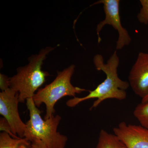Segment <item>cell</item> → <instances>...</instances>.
<instances>
[{"instance_id": "8992f818", "label": "cell", "mask_w": 148, "mask_h": 148, "mask_svg": "<svg viewBox=\"0 0 148 148\" xmlns=\"http://www.w3.org/2000/svg\"><path fill=\"white\" fill-rule=\"evenodd\" d=\"M18 93L8 88L0 92V114L8 122L14 138H24L27 125L22 121L18 110Z\"/></svg>"}, {"instance_id": "5b68a950", "label": "cell", "mask_w": 148, "mask_h": 148, "mask_svg": "<svg viewBox=\"0 0 148 148\" xmlns=\"http://www.w3.org/2000/svg\"><path fill=\"white\" fill-rule=\"evenodd\" d=\"M120 2L119 0H100L94 3V5L102 4L106 15L105 19L100 21L96 27L98 44L101 41L100 32L106 25H110L118 32L119 38L116 45L117 50L122 49L125 46L129 45L131 42L129 33L122 25L119 14Z\"/></svg>"}, {"instance_id": "9a60e30c", "label": "cell", "mask_w": 148, "mask_h": 148, "mask_svg": "<svg viewBox=\"0 0 148 148\" xmlns=\"http://www.w3.org/2000/svg\"><path fill=\"white\" fill-rule=\"evenodd\" d=\"M31 143L33 148H48L45 144L40 140H34Z\"/></svg>"}, {"instance_id": "ba28073f", "label": "cell", "mask_w": 148, "mask_h": 148, "mask_svg": "<svg viewBox=\"0 0 148 148\" xmlns=\"http://www.w3.org/2000/svg\"><path fill=\"white\" fill-rule=\"evenodd\" d=\"M130 86L133 92L143 99L148 95V53L141 52L130 70Z\"/></svg>"}, {"instance_id": "7c38bea8", "label": "cell", "mask_w": 148, "mask_h": 148, "mask_svg": "<svg viewBox=\"0 0 148 148\" xmlns=\"http://www.w3.org/2000/svg\"><path fill=\"white\" fill-rule=\"evenodd\" d=\"M141 8L137 15V18L140 23L148 27V0H140Z\"/></svg>"}, {"instance_id": "52a82bcc", "label": "cell", "mask_w": 148, "mask_h": 148, "mask_svg": "<svg viewBox=\"0 0 148 148\" xmlns=\"http://www.w3.org/2000/svg\"><path fill=\"white\" fill-rule=\"evenodd\" d=\"M113 132L127 148H148V129L141 125L122 122Z\"/></svg>"}, {"instance_id": "8fae6325", "label": "cell", "mask_w": 148, "mask_h": 148, "mask_svg": "<svg viewBox=\"0 0 148 148\" xmlns=\"http://www.w3.org/2000/svg\"><path fill=\"white\" fill-rule=\"evenodd\" d=\"M133 114L141 126L148 129V101L138 104L134 110Z\"/></svg>"}, {"instance_id": "2e32d148", "label": "cell", "mask_w": 148, "mask_h": 148, "mask_svg": "<svg viewBox=\"0 0 148 148\" xmlns=\"http://www.w3.org/2000/svg\"><path fill=\"white\" fill-rule=\"evenodd\" d=\"M148 101V95H147L145 98H143L142 99V102L141 103H146Z\"/></svg>"}, {"instance_id": "4fadbf2b", "label": "cell", "mask_w": 148, "mask_h": 148, "mask_svg": "<svg viewBox=\"0 0 148 148\" xmlns=\"http://www.w3.org/2000/svg\"><path fill=\"white\" fill-rule=\"evenodd\" d=\"M0 130L1 131L7 132L10 134L12 137L14 138L12 133L11 129L8 122L3 117L1 118L0 119Z\"/></svg>"}, {"instance_id": "7a4b0ae2", "label": "cell", "mask_w": 148, "mask_h": 148, "mask_svg": "<svg viewBox=\"0 0 148 148\" xmlns=\"http://www.w3.org/2000/svg\"><path fill=\"white\" fill-rule=\"evenodd\" d=\"M53 49L51 47L42 49L38 54L29 58V64L18 68L16 75L9 78V86L18 92L19 103L33 98L36 91L45 82L49 74L43 71L42 67L48 54Z\"/></svg>"}, {"instance_id": "9c48e42d", "label": "cell", "mask_w": 148, "mask_h": 148, "mask_svg": "<svg viewBox=\"0 0 148 148\" xmlns=\"http://www.w3.org/2000/svg\"><path fill=\"white\" fill-rule=\"evenodd\" d=\"M0 148H33L32 143L25 138H14L8 133L0 134Z\"/></svg>"}, {"instance_id": "3957f363", "label": "cell", "mask_w": 148, "mask_h": 148, "mask_svg": "<svg viewBox=\"0 0 148 148\" xmlns=\"http://www.w3.org/2000/svg\"><path fill=\"white\" fill-rule=\"evenodd\" d=\"M26 101L30 119L26 123L24 138L31 142L35 140H40L48 148H65L68 137L57 131L61 116L56 115L43 119L41 116V112L35 105L33 98Z\"/></svg>"}, {"instance_id": "30bf717a", "label": "cell", "mask_w": 148, "mask_h": 148, "mask_svg": "<svg viewBox=\"0 0 148 148\" xmlns=\"http://www.w3.org/2000/svg\"><path fill=\"white\" fill-rule=\"evenodd\" d=\"M95 148H127L124 143L115 135L101 130L97 146Z\"/></svg>"}, {"instance_id": "6da1fadb", "label": "cell", "mask_w": 148, "mask_h": 148, "mask_svg": "<svg viewBox=\"0 0 148 148\" xmlns=\"http://www.w3.org/2000/svg\"><path fill=\"white\" fill-rule=\"evenodd\" d=\"M93 63L95 68L99 71H102L106 74L105 80L98 85L94 90H88L89 94L82 98H74L67 101L66 106L74 108L80 103L89 99L96 98L90 110L95 108L101 103L108 99L124 100L127 97L126 90L130 84L127 82L121 79L118 75V68L119 64V58L115 51L106 63L101 54H98L93 58Z\"/></svg>"}, {"instance_id": "277c9868", "label": "cell", "mask_w": 148, "mask_h": 148, "mask_svg": "<svg viewBox=\"0 0 148 148\" xmlns=\"http://www.w3.org/2000/svg\"><path fill=\"white\" fill-rule=\"evenodd\" d=\"M75 68V65H72L62 71L57 72L53 82L43 88L38 89L34 95L33 101L38 108L42 104H45L46 110L44 119L54 115L56 104L61 98L67 96L74 98L76 94L86 91L84 88L74 86L71 82Z\"/></svg>"}, {"instance_id": "5bb4252c", "label": "cell", "mask_w": 148, "mask_h": 148, "mask_svg": "<svg viewBox=\"0 0 148 148\" xmlns=\"http://www.w3.org/2000/svg\"><path fill=\"white\" fill-rule=\"evenodd\" d=\"M8 80V77L3 74H1V88L2 91L9 88Z\"/></svg>"}]
</instances>
